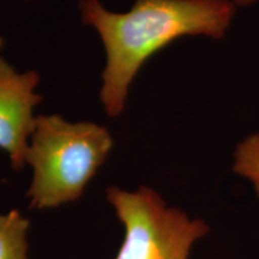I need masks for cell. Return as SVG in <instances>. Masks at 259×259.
Returning a JSON list of instances; mask_svg holds the SVG:
<instances>
[{"label": "cell", "mask_w": 259, "mask_h": 259, "mask_svg": "<svg viewBox=\"0 0 259 259\" xmlns=\"http://www.w3.org/2000/svg\"><path fill=\"white\" fill-rule=\"evenodd\" d=\"M80 18L105 46L100 99L108 116L125 109L128 89L149 58L180 37L221 40L236 14L233 0H136L127 12L107 10L100 0H79Z\"/></svg>", "instance_id": "6da1fadb"}, {"label": "cell", "mask_w": 259, "mask_h": 259, "mask_svg": "<svg viewBox=\"0 0 259 259\" xmlns=\"http://www.w3.org/2000/svg\"><path fill=\"white\" fill-rule=\"evenodd\" d=\"M113 144L101 125L71 122L58 114L37 115L27 156L32 169L29 208L53 209L79 199Z\"/></svg>", "instance_id": "7a4b0ae2"}, {"label": "cell", "mask_w": 259, "mask_h": 259, "mask_svg": "<svg viewBox=\"0 0 259 259\" xmlns=\"http://www.w3.org/2000/svg\"><path fill=\"white\" fill-rule=\"evenodd\" d=\"M106 197L124 226V239L114 259H189L193 245L210 232L202 219L169 206L156 191L116 186Z\"/></svg>", "instance_id": "3957f363"}, {"label": "cell", "mask_w": 259, "mask_h": 259, "mask_svg": "<svg viewBox=\"0 0 259 259\" xmlns=\"http://www.w3.org/2000/svg\"><path fill=\"white\" fill-rule=\"evenodd\" d=\"M38 82L36 71L18 72L0 57V149L9 155L16 171L27 164L29 144L36 126L34 109L42 100L35 92Z\"/></svg>", "instance_id": "277c9868"}, {"label": "cell", "mask_w": 259, "mask_h": 259, "mask_svg": "<svg viewBox=\"0 0 259 259\" xmlns=\"http://www.w3.org/2000/svg\"><path fill=\"white\" fill-rule=\"evenodd\" d=\"M30 221L18 210L0 213V259H28Z\"/></svg>", "instance_id": "5b68a950"}, {"label": "cell", "mask_w": 259, "mask_h": 259, "mask_svg": "<svg viewBox=\"0 0 259 259\" xmlns=\"http://www.w3.org/2000/svg\"><path fill=\"white\" fill-rule=\"evenodd\" d=\"M233 171L247 180L259 197V132L247 136L236 145Z\"/></svg>", "instance_id": "8992f818"}, {"label": "cell", "mask_w": 259, "mask_h": 259, "mask_svg": "<svg viewBox=\"0 0 259 259\" xmlns=\"http://www.w3.org/2000/svg\"><path fill=\"white\" fill-rule=\"evenodd\" d=\"M236 6H241V8H247V6L253 5L258 0H233Z\"/></svg>", "instance_id": "52a82bcc"}]
</instances>
